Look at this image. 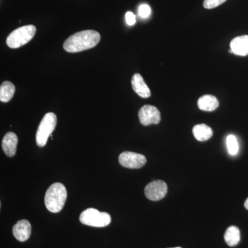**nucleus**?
<instances>
[{
	"label": "nucleus",
	"mask_w": 248,
	"mask_h": 248,
	"mask_svg": "<svg viewBox=\"0 0 248 248\" xmlns=\"http://www.w3.org/2000/svg\"><path fill=\"white\" fill-rule=\"evenodd\" d=\"M100 40V34L97 31H83L68 37L63 43V46L68 53H78L94 48Z\"/></svg>",
	"instance_id": "1"
},
{
	"label": "nucleus",
	"mask_w": 248,
	"mask_h": 248,
	"mask_svg": "<svg viewBox=\"0 0 248 248\" xmlns=\"http://www.w3.org/2000/svg\"><path fill=\"white\" fill-rule=\"evenodd\" d=\"M67 199V190L61 183H55L48 187L45 195L46 208L53 213L61 211Z\"/></svg>",
	"instance_id": "2"
},
{
	"label": "nucleus",
	"mask_w": 248,
	"mask_h": 248,
	"mask_svg": "<svg viewBox=\"0 0 248 248\" xmlns=\"http://www.w3.org/2000/svg\"><path fill=\"white\" fill-rule=\"evenodd\" d=\"M36 27L33 25L24 26L13 31L6 40V45L11 48H18L27 45L36 33Z\"/></svg>",
	"instance_id": "3"
},
{
	"label": "nucleus",
	"mask_w": 248,
	"mask_h": 248,
	"mask_svg": "<svg viewBox=\"0 0 248 248\" xmlns=\"http://www.w3.org/2000/svg\"><path fill=\"white\" fill-rule=\"evenodd\" d=\"M57 116L53 112L46 114L41 121L37 133H36V143L39 147H44L47 143L49 137L52 136V133L56 127Z\"/></svg>",
	"instance_id": "4"
},
{
	"label": "nucleus",
	"mask_w": 248,
	"mask_h": 248,
	"mask_svg": "<svg viewBox=\"0 0 248 248\" xmlns=\"http://www.w3.org/2000/svg\"><path fill=\"white\" fill-rule=\"evenodd\" d=\"M79 221L86 226L103 228L110 224L111 217L108 213L99 212L97 209L88 208L80 215Z\"/></svg>",
	"instance_id": "5"
},
{
	"label": "nucleus",
	"mask_w": 248,
	"mask_h": 248,
	"mask_svg": "<svg viewBox=\"0 0 248 248\" xmlns=\"http://www.w3.org/2000/svg\"><path fill=\"white\" fill-rule=\"evenodd\" d=\"M146 156L133 152H124L119 156V162L123 167L130 169H139L146 164Z\"/></svg>",
	"instance_id": "6"
},
{
	"label": "nucleus",
	"mask_w": 248,
	"mask_h": 248,
	"mask_svg": "<svg viewBox=\"0 0 248 248\" xmlns=\"http://www.w3.org/2000/svg\"><path fill=\"white\" fill-rule=\"evenodd\" d=\"M168 186L161 180L153 181L145 187V195L149 200L159 201L166 197Z\"/></svg>",
	"instance_id": "7"
},
{
	"label": "nucleus",
	"mask_w": 248,
	"mask_h": 248,
	"mask_svg": "<svg viewBox=\"0 0 248 248\" xmlns=\"http://www.w3.org/2000/svg\"><path fill=\"white\" fill-rule=\"evenodd\" d=\"M140 123L144 126L151 124H158L161 121L159 110L154 106L145 105L139 111Z\"/></svg>",
	"instance_id": "8"
},
{
	"label": "nucleus",
	"mask_w": 248,
	"mask_h": 248,
	"mask_svg": "<svg viewBox=\"0 0 248 248\" xmlns=\"http://www.w3.org/2000/svg\"><path fill=\"white\" fill-rule=\"evenodd\" d=\"M13 234L16 239L21 242H24L29 239L31 234L30 222L26 219L20 220L13 228Z\"/></svg>",
	"instance_id": "9"
},
{
	"label": "nucleus",
	"mask_w": 248,
	"mask_h": 248,
	"mask_svg": "<svg viewBox=\"0 0 248 248\" xmlns=\"http://www.w3.org/2000/svg\"><path fill=\"white\" fill-rule=\"evenodd\" d=\"M229 53L239 56L248 55V35L239 36L231 41Z\"/></svg>",
	"instance_id": "10"
},
{
	"label": "nucleus",
	"mask_w": 248,
	"mask_h": 248,
	"mask_svg": "<svg viewBox=\"0 0 248 248\" xmlns=\"http://www.w3.org/2000/svg\"><path fill=\"white\" fill-rule=\"evenodd\" d=\"M132 87L140 97L148 98L151 97V92L141 75L139 73L134 75L131 80Z\"/></svg>",
	"instance_id": "11"
},
{
	"label": "nucleus",
	"mask_w": 248,
	"mask_h": 248,
	"mask_svg": "<svg viewBox=\"0 0 248 248\" xmlns=\"http://www.w3.org/2000/svg\"><path fill=\"white\" fill-rule=\"evenodd\" d=\"M18 138L16 133H6L2 140V149L8 156H14L17 151Z\"/></svg>",
	"instance_id": "12"
},
{
	"label": "nucleus",
	"mask_w": 248,
	"mask_h": 248,
	"mask_svg": "<svg viewBox=\"0 0 248 248\" xmlns=\"http://www.w3.org/2000/svg\"><path fill=\"white\" fill-rule=\"evenodd\" d=\"M197 105L200 110L211 112L216 110L219 106V102L215 96L205 94L199 99Z\"/></svg>",
	"instance_id": "13"
},
{
	"label": "nucleus",
	"mask_w": 248,
	"mask_h": 248,
	"mask_svg": "<svg viewBox=\"0 0 248 248\" xmlns=\"http://www.w3.org/2000/svg\"><path fill=\"white\" fill-rule=\"evenodd\" d=\"M196 140L200 141H205L213 137V131L212 128L205 124L196 125L192 130Z\"/></svg>",
	"instance_id": "14"
},
{
	"label": "nucleus",
	"mask_w": 248,
	"mask_h": 248,
	"mask_svg": "<svg viewBox=\"0 0 248 248\" xmlns=\"http://www.w3.org/2000/svg\"><path fill=\"white\" fill-rule=\"evenodd\" d=\"M16 87L11 81H6L0 86V101L1 102L7 103L14 97Z\"/></svg>",
	"instance_id": "15"
},
{
	"label": "nucleus",
	"mask_w": 248,
	"mask_h": 248,
	"mask_svg": "<svg viewBox=\"0 0 248 248\" xmlns=\"http://www.w3.org/2000/svg\"><path fill=\"white\" fill-rule=\"evenodd\" d=\"M224 239L226 244L231 247L236 246L241 240V234H240L239 228L236 226L229 227L225 233Z\"/></svg>",
	"instance_id": "16"
},
{
	"label": "nucleus",
	"mask_w": 248,
	"mask_h": 248,
	"mask_svg": "<svg viewBox=\"0 0 248 248\" xmlns=\"http://www.w3.org/2000/svg\"><path fill=\"white\" fill-rule=\"evenodd\" d=\"M227 148L231 155H236L239 151V143L234 135H228L226 139Z\"/></svg>",
	"instance_id": "17"
},
{
	"label": "nucleus",
	"mask_w": 248,
	"mask_h": 248,
	"mask_svg": "<svg viewBox=\"0 0 248 248\" xmlns=\"http://www.w3.org/2000/svg\"><path fill=\"white\" fill-rule=\"evenodd\" d=\"M151 8L150 7L149 5L143 4L140 5L139 8V16L143 19H146L151 16Z\"/></svg>",
	"instance_id": "18"
},
{
	"label": "nucleus",
	"mask_w": 248,
	"mask_h": 248,
	"mask_svg": "<svg viewBox=\"0 0 248 248\" xmlns=\"http://www.w3.org/2000/svg\"><path fill=\"white\" fill-rule=\"evenodd\" d=\"M227 0H204L203 6L205 9H215L226 1Z\"/></svg>",
	"instance_id": "19"
},
{
	"label": "nucleus",
	"mask_w": 248,
	"mask_h": 248,
	"mask_svg": "<svg viewBox=\"0 0 248 248\" xmlns=\"http://www.w3.org/2000/svg\"><path fill=\"white\" fill-rule=\"evenodd\" d=\"M125 22L129 26L135 25L136 23V16L133 13L128 11L125 14Z\"/></svg>",
	"instance_id": "20"
},
{
	"label": "nucleus",
	"mask_w": 248,
	"mask_h": 248,
	"mask_svg": "<svg viewBox=\"0 0 248 248\" xmlns=\"http://www.w3.org/2000/svg\"><path fill=\"white\" fill-rule=\"evenodd\" d=\"M244 206H245V208H246V209H247V210H248V198L247 199V200H246V202H245Z\"/></svg>",
	"instance_id": "21"
},
{
	"label": "nucleus",
	"mask_w": 248,
	"mask_h": 248,
	"mask_svg": "<svg viewBox=\"0 0 248 248\" xmlns=\"http://www.w3.org/2000/svg\"><path fill=\"white\" fill-rule=\"evenodd\" d=\"M179 248V247H178V248Z\"/></svg>",
	"instance_id": "22"
}]
</instances>
